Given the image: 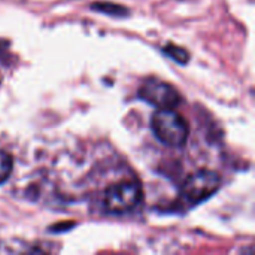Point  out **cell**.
<instances>
[{"label": "cell", "instance_id": "3", "mask_svg": "<svg viewBox=\"0 0 255 255\" xmlns=\"http://www.w3.org/2000/svg\"><path fill=\"white\" fill-rule=\"evenodd\" d=\"M221 187V178L212 170L191 173L182 184L181 196L188 205H199L212 197Z\"/></svg>", "mask_w": 255, "mask_h": 255}, {"label": "cell", "instance_id": "6", "mask_svg": "<svg viewBox=\"0 0 255 255\" xmlns=\"http://www.w3.org/2000/svg\"><path fill=\"white\" fill-rule=\"evenodd\" d=\"M163 52H164L166 55L172 57V58H173L176 63H179V64H185V63H188V60H190V54L187 52V49H184V48H181V46H178V45H173V43L166 45V46L163 48Z\"/></svg>", "mask_w": 255, "mask_h": 255}, {"label": "cell", "instance_id": "2", "mask_svg": "<svg viewBox=\"0 0 255 255\" xmlns=\"http://www.w3.org/2000/svg\"><path fill=\"white\" fill-rule=\"evenodd\" d=\"M143 199V188L142 185L134 181H123L118 184L111 185L103 196V206L105 211L114 215H123L140 205Z\"/></svg>", "mask_w": 255, "mask_h": 255}, {"label": "cell", "instance_id": "5", "mask_svg": "<svg viewBox=\"0 0 255 255\" xmlns=\"http://www.w3.org/2000/svg\"><path fill=\"white\" fill-rule=\"evenodd\" d=\"M13 170V158L9 152L0 151V184H4Z\"/></svg>", "mask_w": 255, "mask_h": 255}, {"label": "cell", "instance_id": "1", "mask_svg": "<svg viewBox=\"0 0 255 255\" xmlns=\"http://www.w3.org/2000/svg\"><path fill=\"white\" fill-rule=\"evenodd\" d=\"M151 127L155 137L170 148L184 146L190 134L187 121L173 109H158L151 118Z\"/></svg>", "mask_w": 255, "mask_h": 255}, {"label": "cell", "instance_id": "4", "mask_svg": "<svg viewBox=\"0 0 255 255\" xmlns=\"http://www.w3.org/2000/svg\"><path fill=\"white\" fill-rule=\"evenodd\" d=\"M139 96L157 109H175L181 105L182 100L179 91L175 87L160 79L146 81L142 85Z\"/></svg>", "mask_w": 255, "mask_h": 255}, {"label": "cell", "instance_id": "7", "mask_svg": "<svg viewBox=\"0 0 255 255\" xmlns=\"http://www.w3.org/2000/svg\"><path fill=\"white\" fill-rule=\"evenodd\" d=\"M93 10H97V12H103V13H108V15H114V16H123L126 13H128V10L120 4H115V3H94L91 6Z\"/></svg>", "mask_w": 255, "mask_h": 255}]
</instances>
